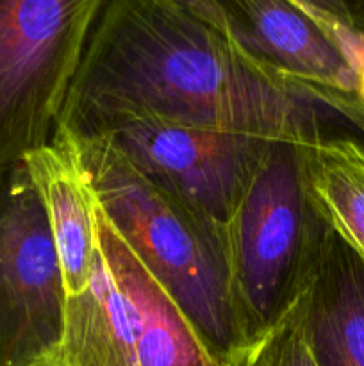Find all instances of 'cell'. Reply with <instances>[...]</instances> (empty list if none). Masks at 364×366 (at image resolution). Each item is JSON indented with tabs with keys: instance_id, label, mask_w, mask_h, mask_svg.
Here are the masks:
<instances>
[{
	"instance_id": "6",
	"label": "cell",
	"mask_w": 364,
	"mask_h": 366,
	"mask_svg": "<svg viewBox=\"0 0 364 366\" xmlns=\"http://www.w3.org/2000/svg\"><path fill=\"white\" fill-rule=\"evenodd\" d=\"M66 131L106 138L148 181L223 227L275 143L156 117L103 118Z\"/></svg>"
},
{
	"instance_id": "12",
	"label": "cell",
	"mask_w": 364,
	"mask_h": 366,
	"mask_svg": "<svg viewBox=\"0 0 364 366\" xmlns=\"http://www.w3.org/2000/svg\"><path fill=\"white\" fill-rule=\"evenodd\" d=\"M59 366H138L123 299L102 252L84 292L68 297Z\"/></svg>"
},
{
	"instance_id": "2",
	"label": "cell",
	"mask_w": 364,
	"mask_h": 366,
	"mask_svg": "<svg viewBox=\"0 0 364 366\" xmlns=\"http://www.w3.org/2000/svg\"><path fill=\"white\" fill-rule=\"evenodd\" d=\"M70 136L96 204L128 249L221 361L248 366L223 225L148 181L102 136Z\"/></svg>"
},
{
	"instance_id": "8",
	"label": "cell",
	"mask_w": 364,
	"mask_h": 366,
	"mask_svg": "<svg viewBox=\"0 0 364 366\" xmlns=\"http://www.w3.org/2000/svg\"><path fill=\"white\" fill-rule=\"evenodd\" d=\"M98 247L123 299L138 366H228L148 274L96 204Z\"/></svg>"
},
{
	"instance_id": "3",
	"label": "cell",
	"mask_w": 364,
	"mask_h": 366,
	"mask_svg": "<svg viewBox=\"0 0 364 366\" xmlns=\"http://www.w3.org/2000/svg\"><path fill=\"white\" fill-rule=\"evenodd\" d=\"M332 232L309 195L298 145L275 142L225 225L236 307L252 354L309 288Z\"/></svg>"
},
{
	"instance_id": "16",
	"label": "cell",
	"mask_w": 364,
	"mask_h": 366,
	"mask_svg": "<svg viewBox=\"0 0 364 366\" xmlns=\"http://www.w3.org/2000/svg\"><path fill=\"white\" fill-rule=\"evenodd\" d=\"M353 68H355L357 71V79H359V95L364 104V46L357 52V56L353 57Z\"/></svg>"
},
{
	"instance_id": "14",
	"label": "cell",
	"mask_w": 364,
	"mask_h": 366,
	"mask_svg": "<svg viewBox=\"0 0 364 366\" xmlns=\"http://www.w3.org/2000/svg\"><path fill=\"white\" fill-rule=\"evenodd\" d=\"M295 2L305 7L313 16H316L318 20H321L328 27H345L353 29V31H360L343 0H295Z\"/></svg>"
},
{
	"instance_id": "10",
	"label": "cell",
	"mask_w": 364,
	"mask_h": 366,
	"mask_svg": "<svg viewBox=\"0 0 364 366\" xmlns=\"http://www.w3.org/2000/svg\"><path fill=\"white\" fill-rule=\"evenodd\" d=\"M295 310L316 366H364V264L335 232Z\"/></svg>"
},
{
	"instance_id": "1",
	"label": "cell",
	"mask_w": 364,
	"mask_h": 366,
	"mask_svg": "<svg viewBox=\"0 0 364 366\" xmlns=\"http://www.w3.org/2000/svg\"><path fill=\"white\" fill-rule=\"evenodd\" d=\"M321 109L175 0H111L57 127L156 117L305 145L325 134Z\"/></svg>"
},
{
	"instance_id": "11",
	"label": "cell",
	"mask_w": 364,
	"mask_h": 366,
	"mask_svg": "<svg viewBox=\"0 0 364 366\" xmlns=\"http://www.w3.org/2000/svg\"><path fill=\"white\" fill-rule=\"evenodd\" d=\"M298 150L314 206L364 264V145L325 132Z\"/></svg>"
},
{
	"instance_id": "4",
	"label": "cell",
	"mask_w": 364,
	"mask_h": 366,
	"mask_svg": "<svg viewBox=\"0 0 364 366\" xmlns=\"http://www.w3.org/2000/svg\"><path fill=\"white\" fill-rule=\"evenodd\" d=\"M109 2L0 0V168L54 138Z\"/></svg>"
},
{
	"instance_id": "7",
	"label": "cell",
	"mask_w": 364,
	"mask_h": 366,
	"mask_svg": "<svg viewBox=\"0 0 364 366\" xmlns=\"http://www.w3.org/2000/svg\"><path fill=\"white\" fill-rule=\"evenodd\" d=\"M250 63L364 131L359 79L339 34L295 0H175Z\"/></svg>"
},
{
	"instance_id": "5",
	"label": "cell",
	"mask_w": 364,
	"mask_h": 366,
	"mask_svg": "<svg viewBox=\"0 0 364 366\" xmlns=\"http://www.w3.org/2000/svg\"><path fill=\"white\" fill-rule=\"evenodd\" d=\"M68 292L24 161L0 168V366H59Z\"/></svg>"
},
{
	"instance_id": "13",
	"label": "cell",
	"mask_w": 364,
	"mask_h": 366,
	"mask_svg": "<svg viewBox=\"0 0 364 366\" xmlns=\"http://www.w3.org/2000/svg\"><path fill=\"white\" fill-rule=\"evenodd\" d=\"M248 366H316L303 338L296 310L253 350Z\"/></svg>"
},
{
	"instance_id": "15",
	"label": "cell",
	"mask_w": 364,
	"mask_h": 366,
	"mask_svg": "<svg viewBox=\"0 0 364 366\" xmlns=\"http://www.w3.org/2000/svg\"><path fill=\"white\" fill-rule=\"evenodd\" d=\"M357 27L364 32V0H343Z\"/></svg>"
},
{
	"instance_id": "9",
	"label": "cell",
	"mask_w": 364,
	"mask_h": 366,
	"mask_svg": "<svg viewBox=\"0 0 364 366\" xmlns=\"http://www.w3.org/2000/svg\"><path fill=\"white\" fill-rule=\"evenodd\" d=\"M39 193L59 254L68 297L79 295L91 279L98 257L96 199L70 132L54 138L24 159Z\"/></svg>"
}]
</instances>
